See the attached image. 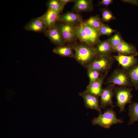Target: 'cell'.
Wrapping results in <instances>:
<instances>
[{
  "mask_svg": "<svg viewBox=\"0 0 138 138\" xmlns=\"http://www.w3.org/2000/svg\"><path fill=\"white\" fill-rule=\"evenodd\" d=\"M74 50V57L80 64L87 66L98 55L95 48L85 43L71 47Z\"/></svg>",
  "mask_w": 138,
  "mask_h": 138,
  "instance_id": "obj_1",
  "label": "cell"
},
{
  "mask_svg": "<svg viewBox=\"0 0 138 138\" xmlns=\"http://www.w3.org/2000/svg\"><path fill=\"white\" fill-rule=\"evenodd\" d=\"M122 119L117 118L116 112L112 108H108L103 113H99L97 117H95L91 123L93 125H98L102 128L109 129L113 124L122 123Z\"/></svg>",
  "mask_w": 138,
  "mask_h": 138,
  "instance_id": "obj_2",
  "label": "cell"
},
{
  "mask_svg": "<svg viewBox=\"0 0 138 138\" xmlns=\"http://www.w3.org/2000/svg\"><path fill=\"white\" fill-rule=\"evenodd\" d=\"M132 90L131 88L124 86L116 89L115 93L117 100L116 106L120 108L119 113L125 111V106L126 104L131 103Z\"/></svg>",
  "mask_w": 138,
  "mask_h": 138,
  "instance_id": "obj_3",
  "label": "cell"
},
{
  "mask_svg": "<svg viewBox=\"0 0 138 138\" xmlns=\"http://www.w3.org/2000/svg\"><path fill=\"white\" fill-rule=\"evenodd\" d=\"M106 83L127 87L130 86L131 82L127 72L117 69L115 70L107 79Z\"/></svg>",
  "mask_w": 138,
  "mask_h": 138,
  "instance_id": "obj_4",
  "label": "cell"
},
{
  "mask_svg": "<svg viewBox=\"0 0 138 138\" xmlns=\"http://www.w3.org/2000/svg\"><path fill=\"white\" fill-rule=\"evenodd\" d=\"M112 64V60L109 56H98L87 66L88 69H92L101 72H107Z\"/></svg>",
  "mask_w": 138,
  "mask_h": 138,
  "instance_id": "obj_5",
  "label": "cell"
},
{
  "mask_svg": "<svg viewBox=\"0 0 138 138\" xmlns=\"http://www.w3.org/2000/svg\"><path fill=\"white\" fill-rule=\"evenodd\" d=\"M114 84H111L108 85L106 87L103 89L100 96V106L101 108L105 109L108 106H110L111 108L114 107L112 99L114 95L113 90Z\"/></svg>",
  "mask_w": 138,
  "mask_h": 138,
  "instance_id": "obj_6",
  "label": "cell"
},
{
  "mask_svg": "<svg viewBox=\"0 0 138 138\" xmlns=\"http://www.w3.org/2000/svg\"><path fill=\"white\" fill-rule=\"evenodd\" d=\"M61 34L65 42L70 43L77 37L76 26L63 23L59 26Z\"/></svg>",
  "mask_w": 138,
  "mask_h": 138,
  "instance_id": "obj_7",
  "label": "cell"
},
{
  "mask_svg": "<svg viewBox=\"0 0 138 138\" xmlns=\"http://www.w3.org/2000/svg\"><path fill=\"white\" fill-rule=\"evenodd\" d=\"M79 95L83 98L85 107L87 108L95 110L102 113L101 109L99 105V97L83 92Z\"/></svg>",
  "mask_w": 138,
  "mask_h": 138,
  "instance_id": "obj_8",
  "label": "cell"
},
{
  "mask_svg": "<svg viewBox=\"0 0 138 138\" xmlns=\"http://www.w3.org/2000/svg\"><path fill=\"white\" fill-rule=\"evenodd\" d=\"M44 33L54 44L57 46L65 45V42L60 33L59 26L56 24L48 29Z\"/></svg>",
  "mask_w": 138,
  "mask_h": 138,
  "instance_id": "obj_9",
  "label": "cell"
},
{
  "mask_svg": "<svg viewBox=\"0 0 138 138\" xmlns=\"http://www.w3.org/2000/svg\"><path fill=\"white\" fill-rule=\"evenodd\" d=\"M60 13L55 10L48 8L45 13L39 17L47 29L54 25L58 20Z\"/></svg>",
  "mask_w": 138,
  "mask_h": 138,
  "instance_id": "obj_10",
  "label": "cell"
},
{
  "mask_svg": "<svg viewBox=\"0 0 138 138\" xmlns=\"http://www.w3.org/2000/svg\"><path fill=\"white\" fill-rule=\"evenodd\" d=\"M107 72L101 75L96 81L88 85L84 92L100 97L103 90L102 85L106 76Z\"/></svg>",
  "mask_w": 138,
  "mask_h": 138,
  "instance_id": "obj_11",
  "label": "cell"
},
{
  "mask_svg": "<svg viewBox=\"0 0 138 138\" xmlns=\"http://www.w3.org/2000/svg\"><path fill=\"white\" fill-rule=\"evenodd\" d=\"M113 50L124 55L138 56V52L135 47L123 40Z\"/></svg>",
  "mask_w": 138,
  "mask_h": 138,
  "instance_id": "obj_12",
  "label": "cell"
},
{
  "mask_svg": "<svg viewBox=\"0 0 138 138\" xmlns=\"http://www.w3.org/2000/svg\"><path fill=\"white\" fill-rule=\"evenodd\" d=\"M114 57L125 70H128L138 63V59L134 56H125L119 54Z\"/></svg>",
  "mask_w": 138,
  "mask_h": 138,
  "instance_id": "obj_13",
  "label": "cell"
},
{
  "mask_svg": "<svg viewBox=\"0 0 138 138\" xmlns=\"http://www.w3.org/2000/svg\"><path fill=\"white\" fill-rule=\"evenodd\" d=\"M58 21L75 26L83 22L78 14L72 12L60 15Z\"/></svg>",
  "mask_w": 138,
  "mask_h": 138,
  "instance_id": "obj_14",
  "label": "cell"
},
{
  "mask_svg": "<svg viewBox=\"0 0 138 138\" xmlns=\"http://www.w3.org/2000/svg\"><path fill=\"white\" fill-rule=\"evenodd\" d=\"M24 29L27 31L44 33L47 30L39 17L30 21L25 26Z\"/></svg>",
  "mask_w": 138,
  "mask_h": 138,
  "instance_id": "obj_15",
  "label": "cell"
},
{
  "mask_svg": "<svg viewBox=\"0 0 138 138\" xmlns=\"http://www.w3.org/2000/svg\"><path fill=\"white\" fill-rule=\"evenodd\" d=\"M83 26L88 37L90 45L93 47L94 45L97 44L100 41L99 38L100 35L98 30L83 22Z\"/></svg>",
  "mask_w": 138,
  "mask_h": 138,
  "instance_id": "obj_16",
  "label": "cell"
},
{
  "mask_svg": "<svg viewBox=\"0 0 138 138\" xmlns=\"http://www.w3.org/2000/svg\"><path fill=\"white\" fill-rule=\"evenodd\" d=\"M95 48L98 55L102 56H109L113 50L108 40L99 41Z\"/></svg>",
  "mask_w": 138,
  "mask_h": 138,
  "instance_id": "obj_17",
  "label": "cell"
},
{
  "mask_svg": "<svg viewBox=\"0 0 138 138\" xmlns=\"http://www.w3.org/2000/svg\"><path fill=\"white\" fill-rule=\"evenodd\" d=\"M74 9L77 12L90 11L93 9V6L91 1L76 0L74 1Z\"/></svg>",
  "mask_w": 138,
  "mask_h": 138,
  "instance_id": "obj_18",
  "label": "cell"
},
{
  "mask_svg": "<svg viewBox=\"0 0 138 138\" xmlns=\"http://www.w3.org/2000/svg\"><path fill=\"white\" fill-rule=\"evenodd\" d=\"M73 49L69 45L58 46L53 50L54 53L62 56L72 57L74 56Z\"/></svg>",
  "mask_w": 138,
  "mask_h": 138,
  "instance_id": "obj_19",
  "label": "cell"
},
{
  "mask_svg": "<svg viewBox=\"0 0 138 138\" xmlns=\"http://www.w3.org/2000/svg\"><path fill=\"white\" fill-rule=\"evenodd\" d=\"M128 116L130 117L128 124H133L136 121H138V102H133L129 106Z\"/></svg>",
  "mask_w": 138,
  "mask_h": 138,
  "instance_id": "obj_20",
  "label": "cell"
},
{
  "mask_svg": "<svg viewBox=\"0 0 138 138\" xmlns=\"http://www.w3.org/2000/svg\"><path fill=\"white\" fill-rule=\"evenodd\" d=\"M128 73L131 83L136 90L138 89V64L133 66L128 70Z\"/></svg>",
  "mask_w": 138,
  "mask_h": 138,
  "instance_id": "obj_21",
  "label": "cell"
},
{
  "mask_svg": "<svg viewBox=\"0 0 138 138\" xmlns=\"http://www.w3.org/2000/svg\"><path fill=\"white\" fill-rule=\"evenodd\" d=\"M83 22L76 26V35L82 43H85L90 45L88 37L83 26Z\"/></svg>",
  "mask_w": 138,
  "mask_h": 138,
  "instance_id": "obj_22",
  "label": "cell"
},
{
  "mask_svg": "<svg viewBox=\"0 0 138 138\" xmlns=\"http://www.w3.org/2000/svg\"><path fill=\"white\" fill-rule=\"evenodd\" d=\"M83 23L98 30L103 24L98 15L90 17L83 22Z\"/></svg>",
  "mask_w": 138,
  "mask_h": 138,
  "instance_id": "obj_23",
  "label": "cell"
},
{
  "mask_svg": "<svg viewBox=\"0 0 138 138\" xmlns=\"http://www.w3.org/2000/svg\"><path fill=\"white\" fill-rule=\"evenodd\" d=\"M48 8H49L59 13L63 10L64 6L62 4L59 0H51L47 3Z\"/></svg>",
  "mask_w": 138,
  "mask_h": 138,
  "instance_id": "obj_24",
  "label": "cell"
},
{
  "mask_svg": "<svg viewBox=\"0 0 138 138\" xmlns=\"http://www.w3.org/2000/svg\"><path fill=\"white\" fill-rule=\"evenodd\" d=\"M122 40L120 34L118 32L111 37L108 40L113 50Z\"/></svg>",
  "mask_w": 138,
  "mask_h": 138,
  "instance_id": "obj_25",
  "label": "cell"
},
{
  "mask_svg": "<svg viewBox=\"0 0 138 138\" xmlns=\"http://www.w3.org/2000/svg\"><path fill=\"white\" fill-rule=\"evenodd\" d=\"M100 72L92 69H88L87 75L89 79L88 85L96 80L100 76Z\"/></svg>",
  "mask_w": 138,
  "mask_h": 138,
  "instance_id": "obj_26",
  "label": "cell"
},
{
  "mask_svg": "<svg viewBox=\"0 0 138 138\" xmlns=\"http://www.w3.org/2000/svg\"><path fill=\"white\" fill-rule=\"evenodd\" d=\"M100 35H107L110 36L111 34L116 31L113 29L108 26L104 24L98 30Z\"/></svg>",
  "mask_w": 138,
  "mask_h": 138,
  "instance_id": "obj_27",
  "label": "cell"
},
{
  "mask_svg": "<svg viewBox=\"0 0 138 138\" xmlns=\"http://www.w3.org/2000/svg\"><path fill=\"white\" fill-rule=\"evenodd\" d=\"M102 19L105 22L108 21L115 19L111 12L107 9H105L102 10Z\"/></svg>",
  "mask_w": 138,
  "mask_h": 138,
  "instance_id": "obj_28",
  "label": "cell"
},
{
  "mask_svg": "<svg viewBox=\"0 0 138 138\" xmlns=\"http://www.w3.org/2000/svg\"><path fill=\"white\" fill-rule=\"evenodd\" d=\"M113 1L112 0H102L100 2L99 4L105 6H108Z\"/></svg>",
  "mask_w": 138,
  "mask_h": 138,
  "instance_id": "obj_29",
  "label": "cell"
},
{
  "mask_svg": "<svg viewBox=\"0 0 138 138\" xmlns=\"http://www.w3.org/2000/svg\"><path fill=\"white\" fill-rule=\"evenodd\" d=\"M60 2L64 6L67 4L73 2H74L75 0H59Z\"/></svg>",
  "mask_w": 138,
  "mask_h": 138,
  "instance_id": "obj_30",
  "label": "cell"
}]
</instances>
